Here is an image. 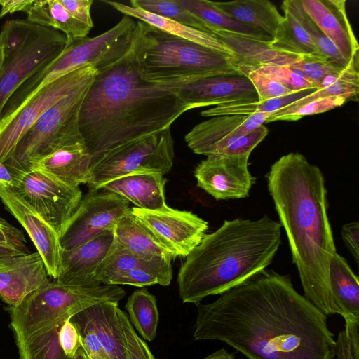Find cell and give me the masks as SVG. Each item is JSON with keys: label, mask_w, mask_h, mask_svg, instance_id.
<instances>
[{"label": "cell", "mask_w": 359, "mask_h": 359, "mask_svg": "<svg viewBox=\"0 0 359 359\" xmlns=\"http://www.w3.org/2000/svg\"><path fill=\"white\" fill-rule=\"evenodd\" d=\"M193 339L224 342L248 359H334L327 316L288 275L264 269L196 304Z\"/></svg>", "instance_id": "6da1fadb"}, {"label": "cell", "mask_w": 359, "mask_h": 359, "mask_svg": "<svg viewBox=\"0 0 359 359\" xmlns=\"http://www.w3.org/2000/svg\"><path fill=\"white\" fill-rule=\"evenodd\" d=\"M97 70L79 113L90 168L114 149L170 128L190 110L170 90L142 79L134 34L124 55Z\"/></svg>", "instance_id": "7a4b0ae2"}, {"label": "cell", "mask_w": 359, "mask_h": 359, "mask_svg": "<svg viewBox=\"0 0 359 359\" xmlns=\"http://www.w3.org/2000/svg\"><path fill=\"white\" fill-rule=\"evenodd\" d=\"M266 177L304 296L326 316L337 314L329 282L337 249L321 170L302 154L290 152L272 164Z\"/></svg>", "instance_id": "3957f363"}, {"label": "cell", "mask_w": 359, "mask_h": 359, "mask_svg": "<svg viewBox=\"0 0 359 359\" xmlns=\"http://www.w3.org/2000/svg\"><path fill=\"white\" fill-rule=\"evenodd\" d=\"M282 226L266 215L257 219L224 220L205 233L186 257L177 282L183 303L221 294L264 270L282 242Z\"/></svg>", "instance_id": "277c9868"}, {"label": "cell", "mask_w": 359, "mask_h": 359, "mask_svg": "<svg viewBox=\"0 0 359 359\" xmlns=\"http://www.w3.org/2000/svg\"><path fill=\"white\" fill-rule=\"evenodd\" d=\"M126 295L116 285L81 287L49 282L17 306L6 308L19 359H62L58 333L69 318L102 302L118 303Z\"/></svg>", "instance_id": "5b68a950"}, {"label": "cell", "mask_w": 359, "mask_h": 359, "mask_svg": "<svg viewBox=\"0 0 359 359\" xmlns=\"http://www.w3.org/2000/svg\"><path fill=\"white\" fill-rule=\"evenodd\" d=\"M134 37L141 76L149 83L171 85L236 71L229 55L137 22Z\"/></svg>", "instance_id": "8992f818"}, {"label": "cell", "mask_w": 359, "mask_h": 359, "mask_svg": "<svg viewBox=\"0 0 359 359\" xmlns=\"http://www.w3.org/2000/svg\"><path fill=\"white\" fill-rule=\"evenodd\" d=\"M4 60L0 76V116L16 90L32 74L55 60L64 50L62 32L27 19L8 20L1 27Z\"/></svg>", "instance_id": "52a82bcc"}, {"label": "cell", "mask_w": 359, "mask_h": 359, "mask_svg": "<svg viewBox=\"0 0 359 359\" xmlns=\"http://www.w3.org/2000/svg\"><path fill=\"white\" fill-rule=\"evenodd\" d=\"M93 80L81 85L48 109L21 137L11 157L9 170L29 169L36 161L58 147L82 137L79 113Z\"/></svg>", "instance_id": "ba28073f"}, {"label": "cell", "mask_w": 359, "mask_h": 359, "mask_svg": "<svg viewBox=\"0 0 359 359\" xmlns=\"http://www.w3.org/2000/svg\"><path fill=\"white\" fill-rule=\"evenodd\" d=\"M174 141L170 128L132 141L106 154L90 168L88 189L128 175H165L173 165Z\"/></svg>", "instance_id": "9c48e42d"}, {"label": "cell", "mask_w": 359, "mask_h": 359, "mask_svg": "<svg viewBox=\"0 0 359 359\" xmlns=\"http://www.w3.org/2000/svg\"><path fill=\"white\" fill-rule=\"evenodd\" d=\"M12 187L55 230L60 238L82 198L79 187H71L37 169L9 170Z\"/></svg>", "instance_id": "30bf717a"}, {"label": "cell", "mask_w": 359, "mask_h": 359, "mask_svg": "<svg viewBox=\"0 0 359 359\" xmlns=\"http://www.w3.org/2000/svg\"><path fill=\"white\" fill-rule=\"evenodd\" d=\"M97 70L87 65L69 72L42 87L7 118L0 121V161H6L21 137L50 107L86 82Z\"/></svg>", "instance_id": "8fae6325"}, {"label": "cell", "mask_w": 359, "mask_h": 359, "mask_svg": "<svg viewBox=\"0 0 359 359\" xmlns=\"http://www.w3.org/2000/svg\"><path fill=\"white\" fill-rule=\"evenodd\" d=\"M129 208V201L115 193L103 188L88 189L60 238L62 250L73 249L104 231H113Z\"/></svg>", "instance_id": "7c38bea8"}, {"label": "cell", "mask_w": 359, "mask_h": 359, "mask_svg": "<svg viewBox=\"0 0 359 359\" xmlns=\"http://www.w3.org/2000/svg\"><path fill=\"white\" fill-rule=\"evenodd\" d=\"M130 210L175 258L186 257L208 229V222L192 212L168 205L154 210L133 207Z\"/></svg>", "instance_id": "4fadbf2b"}, {"label": "cell", "mask_w": 359, "mask_h": 359, "mask_svg": "<svg viewBox=\"0 0 359 359\" xmlns=\"http://www.w3.org/2000/svg\"><path fill=\"white\" fill-rule=\"evenodd\" d=\"M161 86L177 95L190 110L231 102L258 101L252 83L237 69L182 83Z\"/></svg>", "instance_id": "5bb4252c"}, {"label": "cell", "mask_w": 359, "mask_h": 359, "mask_svg": "<svg viewBox=\"0 0 359 359\" xmlns=\"http://www.w3.org/2000/svg\"><path fill=\"white\" fill-rule=\"evenodd\" d=\"M249 155L207 156L196 167L197 186L217 201L247 198L255 182Z\"/></svg>", "instance_id": "9a60e30c"}, {"label": "cell", "mask_w": 359, "mask_h": 359, "mask_svg": "<svg viewBox=\"0 0 359 359\" xmlns=\"http://www.w3.org/2000/svg\"><path fill=\"white\" fill-rule=\"evenodd\" d=\"M271 114L212 116L196 125L184 139L194 154L222 155L239 137L263 125Z\"/></svg>", "instance_id": "2e32d148"}, {"label": "cell", "mask_w": 359, "mask_h": 359, "mask_svg": "<svg viewBox=\"0 0 359 359\" xmlns=\"http://www.w3.org/2000/svg\"><path fill=\"white\" fill-rule=\"evenodd\" d=\"M0 199L28 233L43 260L48 276L55 280L62 253L57 233L11 186L1 182Z\"/></svg>", "instance_id": "e0dca14e"}, {"label": "cell", "mask_w": 359, "mask_h": 359, "mask_svg": "<svg viewBox=\"0 0 359 359\" xmlns=\"http://www.w3.org/2000/svg\"><path fill=\"white\" fill-rule=\"evenodd\" d=\"M114 242L113 231L107 230L86 243L62 253L61 266L55 281L81 287H97V267Z\"/></svg>", "instance_id": "ac0fdd59"}, {"label": "cell", "mask_w": 359, "mask_h": 359, "mask_svg": "<svg viewBox=\"0 0 359 359\" xmlns=\"http://www.w3.org/2000/svg\"><path fill=\"white\" fill-rule=\"evenodd\" d=\"M303 8L347 62L359 45L346 11L345 0H300Z\"/></svg>", "instance_id": "d6986e66"}, {"label": "cell", "mask_w": 359, "mask_h": 359, "mask_svg": "<svg viewBox=\"0 0 359 359\" xmlns=\"http://www.w3.org/2000/svg\"><path fill=\"white\" fill-rule=\"evenodd\" d=\"M49 282L43 260L38 252L21 255L0 269V298L8 306H17Z\"/></svg>", "instance_id": "ffe728a7"}, {"label": "cell", "mask_w": 359, "mask_h": 359, "mask_svg": "<svg viewBox=\"0 0 359 359\" xmlns=\"http://www.w3.org/2000/svg\"><path fill=\"white\" fill-rule=\"evenodd\" d=\"M90 162V154L81 137L58 147L29 168L37 169L67 185L76 187L87 184Z\"/></svg>", "instance_id": "44dd1931"}, {"label": "cell", "mask_w": 359, "mask_h": 359, "mask_svg": "<svg viewBox=\"0 0 359 359\" xmlns=\"http://www.w3.org/2000/svg\"><path fill=\"white\" fill-rule=\"evenodd\" d=\"M118 309V303L102 302L74 315L70 321L91 330L111 359H128Z\"/></svg>", "instance_id": "7402d4cb"}, {"label": "cell", "mask_w": 359, "mask_h": 359, "mask_svg": "<svg viewBox=\"0 0 359 359\" xmlns=\"http://www.w3.org/2000/svg\"><path fill=\"white\" fill-rule=\"evenodd\" d=\"M212 34L231 50L236 68L253 69L266 64L289 66L302 56L274 50L270 46L271 41L257 40L225 30L215 29Z\"/></svg>", "instance_id": "603a6c76"}, {"label": "cell", "mask_w": 359, "mask_h": 359, "mask_svg": "<svg viewBox=\"0 0 359 359\" xmlns=\"http://www.w3.org/2000/svg\"><path fill=\"white\" fill-rule=\"evenodd\" d=\"M163 176L157 173L128 175L111 180L100 188L122 196L136 208L158 210L167 205L165 198L167 179Z\"/></svg>", "instance_id": "cb8c5ba5"}, {"label": "cell", "mask_w": 359, "mask_h": 359, "mask_svg": "<svg viewBox=\"0 0 359 359\" xmlns=\"http://www.w3.org/2000/svg\"><path fill=\"white\" fill-rule=\"evenodd\" d=\"M114 239L140 259L151 261L175 259L158 239L132 214L130 208L118 220L114 230Z\"/></svg>", "instance_id": "d4e9b609"}, {"label": "cell", "mask_w": 359, "mask_h": 359, "mask_svg": "<svg viewBox=\"0 0 359 359\" xmlns=\"http://www.w3.org/2000/svg\"><path fill=\"white\" fill-rule=\"evenodd\" d=\"M125 15L136 18L163 32L196 43L233 57L231 50L213 34L187 27L168 18L119 2L104 1ZM234 60V59H233Z\"/></svg>", "instance_id": "484cf974"}, {"label": "cell", "mask_w": 359, "mask_h": 359, "mask_svg": "<svg viewBox=\"0 0 359 359\" xmlns=\"http://www.w3.org/2000/svg\"><path fill=\"white\" fill-rule=\"evenodd\" d=\"M212 4L226 15L272 39L283 19L276 6L267 0L212 1Z\"/></svg>", "instance_id": "4316f807"}, {"label": "cell", "mask_w": 359, "mask_h": 359, "mask_svg": "<svg viewBox=\"0 0 359 359\" xmlns=\"http://www.w3.org/2000/svg\"><path fill=\"white\" fill-rule=\"evenodd\" d=\"M329 282L337 314L344 319L359 318L358 277L337 252L330 261Z\"/></svg>", "instance_id": "83f0119b"}, {"label": "cell", "mask_w": 359, "mask_h": 359, "mask_svg": "<svg viewBox=\"0 0 359 359\" xmlns=\"http://www.w3.org/2000/svg\"><path fill=\"white\" fill-rule=\"evenodd\" d=\"M27 14L28 20L59 30L67 40L85 38L92 29L74 17L60 0H34Z\"/></svg>", "instance_id": "f1b7e54d"}, {"label": "cell", "mask_w": 359, "mask_h": 359, "mask_svg": "<svg viewBox=\"0 0 359 359\" xmlns=\"http://www.w3.org/2000/svg\"><path fill=\"white\" fill-rule=\"evenodd\" d=\"M282 10L283 19L270 41L271 48L283 53L310 55L327 60L292 14L285 9Z\"/></svg>", "instance_id": "f546056e"}, {"label": "cell", "mask_w": 359, "mask_h": 359, "mask_svg": "<svg viewBox=\"0 0 359 359\" xmlns=\"http://www.w3.org/2000/svg\"><path fill=\"white\" fill-rule=\"evenodd\" d=\"M359 55L357 53L341 71L327 76L319 88L294 102L303 103L318 98L341 96L358 101L359 93Z\"/></svg>", "instance_id": "4dcf8cb0"}, {"label": "cell", "mask_w": 359, "mask_h": 359, "mask_svg": "<svg viewBox=\"0 0 359 359\" xmlns=\"http://www.w3.org/2000/svg\"><path fill=\"white\" fill-rule=\"evenodd\" d=\"M189 12L202 20L213 30H225L248 37L269 41L272 38L264 33L242 24L226 15L208 0H177Z\"/></svg>", "instance_id": "1f68e13d"}, {"label": "cell", "mask_w": 359, "mask_h": 359, "mask_svg": "<svg viewBox=\"0 0 359 359\" xmlns=\"http://www.w3.org/2000/svg\"><path fill=\"white\" fill-rule=\"evenodd\" d=\"M129 321L147 341H153L157 333L159 313L156 298L147 289L135 290L125 305Z\"/></svg>", "instance_id": "d6a6232c"}, {"label": "cell", "mask_w": 359, "mask_h": 359, "mask_svg": "<svg viewBox=\"0 0 359 359\" xmlns=\"http://www.w3.org/2000/svg\"><path fill=\"white\" fill-rule=\"evenodd\" d=\"M281 8L292 14L327 60L342 68L348 65L350 62L345 60L334 43L323 33L306 12L300 0H285L282 2Z\"/></svg>", "instance_id": "836d02e7"}, {"label": "cell", "mask_w": 359, "mask_h": 359, "mask_svg": "<svg viewBox=\"0 0 359 359\" xmlns=\"http://www.w3.org/2000/svg\"><path fill=\"white\" fill-rule=\"evenodd\" d=\"M316 90V88L306 89L284 97L262 102H238L222 104L202 111L201 115L205 117H212L224 115H250L257 113H273L301 97L313 93Z\"/></svg>", "instance_id": "e575fe53"}, {"label": "cell", "mask_w": 359, "mask_h": 359, "mask_svg": "<svg viewBox=\"0 0 359 359\" xmlns=\"http://www.w3.org/2000/svg\"><path fill=\"white\" fill-rule=\"evenodd\" d=\"M171 261L169 259L147 261L118 276L113 285H128L140 287L153 285L168 286L172 278Z\"/></svg>", "instance_id": "d590c367"}, {"label": "cell", "mask_w": 359, "mask_h": 359, "mask_svg": "<svg viewBox=\"0 0 359 359\" xmlns=\"http://www.w3.org/2000/svg\"><path fill=\"white\" fill-rule=\"evenodd\" d=\"M130 6L187 27L212 34L202 20L183 7L177 0H132Z\"/></svg>", "instance_id": "8d00e7d4"}, {"label": "cell", "mask_w": 359, "mask_h": 359, "mask_svg": "<svg viewBox=\"0 0 359 359\" xmlns=\"http://www.w3.org/2000/svg\"><path fill=\"white\" fill-rule=\"evenodd\" d=\"M347 100L341 96L327 97L303 103L292 102L272 113L265 123L276 121H297L305 116L326 112L341 107Z\"/></svg>", "instance_id": "74e56055"}, {"label": "cell", "mask_w": 359, "mask_h": 359, "mask_svg": "<svg viewBox=\"0 0 359 359\" xmlns=\"http://www.w3.org/2000/svg\"><path fill=\"white\" fill-rule=\"evenodd\" d=\"M289 67L299 72L316 89L327 76L344 69L330 61L310 55H302L298 61Z\"/></svg>", "instance_id": "f35d334b"}, {"label": "cell", "mask_w": 359, "mask_h": 359, "mask_svg": "<svg viewBox=\"0 0 359 359\" xmlns=\"http://www.w3.org/2000/svg\"><path fill=\"white\" fill-rule=\"evenodd\" d=\"M236 69L253 70L261 73L279 82L283 86L294 92L315 88L312 83L289 66L266 64L253 69L241 67Z\"/></svg>", "instance_id": "ab89813d"}, {"label": "cell", "mask_w": 359, "mask_h": 359, "mask_svg": "<svg viewBox=\"0 0 359 359\" xmlns=\"http://www.w3.org/2000/svg\"><path fill=\"white\" fill-rule=\"evenodd\" d=\"M344 329L336 340L337 359H359V318L344 319Z\"/></svg>", "instance_id": "60d3db41"}, {"label": "cell", "mask_w": 359, "mask_h": 359, "mask_svg": "<svg viewBox=\"0 0 359 359\" xmlns=\"http://www.w3.org/2000/svg\"><path fill=\"white\" fill-rule=\"evenodd\" d=\"M245 74L252 83L258 96V101L284 97L294 92L279 82L253 70L237 69Z\"/></svg>", "instance_id": "b9f144b4"}, {"label": "cell", "mask_w": 359, "mask_h": 359, "mask_svg": "<svg viewBox=\"0 0 359 359\" xmlns=\"http://www.w3.org/2000/svg\"><path fill=\"white\" fill-rule=\"evenodd\" d=\"M118 314L128 359H155L146 342L137 335L128 317L120 308Z\"/></svg>", "instance_id": "7bdbcfd3"}, {"label": "cell", "mask_w": 359, "mask_h": 359, "mask_svg": "<svg viewBox=\"0 0 359 359\" xmlns=\"http://www.w3.org/2000/svg\"><path fill=\"white\" fill-rule=\"evenodd\" d=\"M269 130L261 125L250 133L241 136L227 147L222 155L240 156L249 155L253 149L265 138Z\"/></svg>", "instance_id": "ee69618b"}, {"label": "cell", "mask_w": 359, "mask_h": 359, "mask_svg": "<svg viewBox=\"0 0 359 359\" xmlns=\"http://www.w3.org/2000/svg\"><path fill=\"white\" fill-rule=\"evenodd\" d=\"M74 325L79 332L81 347L87 359H111L91 330L80 325Z\"/></svg>", "instance_id": "f6af8a7d"}, {"label": "cell", "mask_w": 359, "mask_h": 359, "mask_svg": "<svg viewBox=\"0 0 359 359\" xmlns=\"http://www.w3.org/2000/svg\"><path fill=\"white\" fill-rule=\"evenodd\" d=\"M58 339L60 347L65 356L73 358L81 348L80 334L76 326L67 319L61 326Z\"/></svg>", "instance_id": "bcb514c9"}, {"label": "cell", "mask_w": 359, "mask_h": 359, "mask_svg": "<svg viewBox=\"0 0 359 359\" xmlns=\"http://www.w3.org/2000/svg\"><path fill=\"white\" fill-rule=\"evenodd\" d=\"M0 243L29 251L26 247V239L22 231L0 217Z\"/></svg>", "instance_id": "7dc6e473"}, {"label": "cell", "mask_w": 359, "mask_h": 359, "mask_svg": "<svg viewBox=\"0 0 359 359\" xmlns=\"http://www.w3.org/2000/svg\"><path fill=\"white\" fill-rule=\"evenodd\" d=\"M66 9L77 20L93 28L94 25L90 15L92 0H60Z\"/></svg>", "instance_id": "c3c4849f"}, {"label": "cell", "mask_w": 359, "mask_h": 359, "mask_svg": "<svg viewBox=\"0 0 359 359\" xmlns=\"http://www.w3.org/2000/svg\"><path fill=\"white\" fill-rule=\"evenodd\" d=\"M342 240L347 249L358 265L359 261V223L352 222L345 224L341 228Z\"/></svg>", "instance_id": "681fc988"}, {"label": "cell", "mask_w": 359, "mask_h": 359, "mask_svg": "<svg viewBox=\"0 0 359 359\" xmlns=\"http://www.w3.org/2000/svg\"><path fill=\"white\" fill-rule=\"evenodd\" d=\"M34 0H0V18L8 13L17 11L26 12L31 7Z\"/></svg>", "instance_id": "f907efd6"}, {"label": "cell", "mask_w": 359, "mask_h": 359, "mask_svg": "<svg viewBox=\"0 0 359 359\" xmlns=\"http://www.w3.org/2000/svg\"><path fill=\"white\" fill-rule=\"evenodd\" d=\"M29 253V251L0 243V269L8 266L15 257Z\"/></svg>", "instance_id": "816d5d0a"}, {"label": "cell", "mask_w": 359, "mask_h": 359, "mask_svg": "<svg viewBox=\"0 0 359 359\" xmlns=\"http://www.w3.org/2000/svg\"><path fill=\"white\" fill-rule=\"evenodd\" d=\"M0 182L13 187V176L4 163L0 161Z\"/></svg>", "instance_id": "f5cc1de1"}, {"label": "cell", "mask_w": 359, "mask_h": 359, "mask_svg": "<svg viewBox=\"0 0 359 359\" xmlns=\"http://www.w3.org/2000/svg\"><path fill=\"white\" fill-rule=\"evenodd\" d=\"M203 359H236V358L226 349L221 348Z\"/></svg>", "instance_id": "db71d44e"}, {"label": "cell", "mask_w": 359, "mask_h": 359, "mask_svg": "<svg viewBox=\"0 0 359 359\" xmlns=\"http://www.w3.org/2000/svg\"><path fill=\"white\" fill-rule=\"evenodd\" d=\"M74 359H87V358H86V356L85 355V353H84V351H83V349L81 348H80L77 351V352H76L75 356L74 357Z\"/></svg>", "instance_id": "11a10c76"}, {"label": "cell", "mask_w": 359, "mask_h": 359, "mask_svg": "<svg viewBox=\"0 0 359 359\" xmlns=\"http://www.w3.org/2000/svg\"><path fill=\"white\" fill-rule=\"evenodd\" d=\"M3 60H4V50H3V46L0 41V76H1V70H2Z\"/></svg>", "instance_id": "9f6ffc18"}, {"label": "cell", "mask_w": 359, "mask_h": 359, "mask_svg": "<svg viewBox=\"0 0 359 359\" xmlns=\"http://www.w3.org/2000/svg\"><path fill=\"white\" fill-rule=\"evenodd\" d=\"M62 359H74V358H68L67 356H65Z\"/></svg>", "instance_id": "6f0895ef"}]
</instances>
